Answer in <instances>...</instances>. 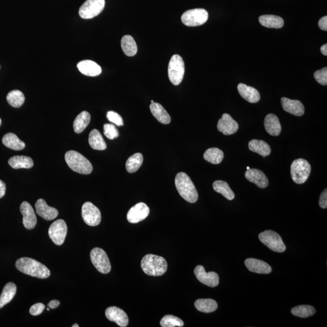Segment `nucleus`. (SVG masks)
I'll return each mask as SVG.
<instances>
[{
	"label": "nucleus",
	"instance_id": "obj_1",
	"mask_svg": "<svg viewBox=\"0 0 327 327\" xmlns=\"http://www.w3.org/2000/svg\"><path fill=\"white\" fill-rule=\"evenodd\" d=\"M15 266L23 273L40 279H46L51 275V272L47 267L34 259L20 258L16 261Z\"/></svg>",
	"mask_w": 327,
	"mask_h": 327
},
{
	"label": "nucleus",
	"instance_id": "obj_2",
	"mask_svg": "<svg viewBox=\"0 0 327 327\" xmlns=\"http://www.w3.org/2000/svg\"><path fill=\"white\" fill-rule=\"evenodd\" d=\"M142 270L152 276H160L167 272V263L162 256L149 254L144 256L141 261Z\"/></svg>",
	"mask_w": 327,
	"mask_h": 327
},
{
	"label": "nucleus",
	"instance_id": "obj_3",
	"mask_svg": "<svg viewBox=\"0 0 327 327\" xmlns=\"http://www.w3.org/2000/svg\"><path fill=\"white\" fill-rule=\"evenodd\" d=\"M175 186L181 197L190 203L198 201V193L194 184L186 173L180 172L176 174Z\"/></svg>",
	"mask_w": 327,
	"mask_h": 327
},
{
	"label": "nucleus",
	"instance_id": "obj_4",
	"mask_svg": "<svg viewBox=\"0 0 327 327\" xmlns=\"http://www.w3.org/2000/svg\"><path fill=\"white\" fill-rule=\"evenodd\" d=\"M65 160L68 166L75 172L83 174L92 173V164L80 153L74 151L67 152L65 154Z\"/></svg>",
	"mask_w": 327,
	"mask_h": 327
},
{
	"label": "nucleus",
	"instance_id": "obj_5",
	"mask_svg": "<svg viewBox=\"0 0 327 327\" xmlns=\"http://www.w3.org/2000/svg\"><path fill=\"white\" fill-rule=\"evenodd\" d=\"M311 170V165L307 160L302 158L294 160L290 167L291 178L296 184H304L309 178Z\"/></svg>",
	"mask_w": 327,
	"mask_h": 327
},
{
	"label": "nucleus",
	"instance_id": "obj_6",
	"mask_svg": "<svg viewBox=\"0 0 327 327\" xmlns=\"http://www.w3.org/2000/svg\"><path fill=\"white\" fill-rule=\"evenodd\" d=\"M185 65L183 59L179 54H174L169 62L168 75L169 80L174 86H178L183 80Z\"/></svg>",
	"mask_w": 327,
	"mask_h": 327
},
{
	"label": "nucleus",
	"instance_id": "obj_7",
	"mask_svg": "<svg viewBox=\"0 0 327 327\" xmlns=\"http://www.w3.org/2000/svg\"><path fill=\"white\" fill-rule=\"evenodd\" d=\"M262 243L266 245L270 249L277 253L284 252L286 246L279 234L272 230H266L259 234Z\"/></svg>",
	"mask_w": 327,
	"mask_h": 327
},
{
	"label": "nucleus",
	"instance_id": "obj_8",
	"mask_svg": "<svg viewBox=\"0 0 327 327\" xmlns=\"http://www.w3.org/2000/svg\"><path fill=\"white\" fill-rule=\"evenodd\" d=\"M209 13L204 9L187 10L181 16V21L185 26L195 27L203 25L208 20Z\"/></svg>",
	"mask_w": 327,
	"mask_h": 327
},
{
	"label": "nucleus",
	"instance_id": "obj_9",
	"mask_svg": "<svg viewBox=\"0 0 327 327\" xmlns=\"http://www.w3.org/2000/svg\"><path fill=\"white\" fill-rule=\"evenodd\" d=\"M91 260L97 271L108 274L111 271V264L107 253L100 248H95L91 252Z\"/></svg>",
	"mask_w": 327,
	"mask_h": 327
},
{
	"label": "nucleus",
	"instance_id": "obj_10",
	"mask_svg": "<svg viewBox=\"0 0 327 327\" xmlns=\"http://www.w3.org/2000/svg\"><path fill=\"white\" fill-rule=\"evenodd\" d=\"M105 0H87L79 9V15L83 19H91L102 12Z\"/></svg>",
	"mask_w": 327,
	"mask_h": 327
},
{
	"label": "nucleus",
	"instance_id": "obj_11",
	"mask_svg": "<svg viewBox=\"0 0 327 327\" xmlns=\"http://www.w3.org/2000/svg\"><path fill=\"white\" fill-rule=\"evenodd\" d=\"M82 217L86 224L95 227L100 224L102 215L99 209L91 202H86L82 206Z\"/></svg>",
	"mask_w": 327,
	"mask_h": 327
},
{
	"label": "nucleus",
	"instance_id": "obj_12",
	"mask_svg": "<svg viewBox=\"0 0 327 327\" xmlns=\"http://www.w3.org/2000/svg\"><path fill=\"white\" fill-rule=\"evenodd\" d=\"M67 232L66 223L63 219L56 220L49 228V235L54 244L61 245L64 243Z\"/></svg>",
	"mask_w": 327,
	"mask_h": 327
},
{
	"label": "nucleus",
	"instance_id": "obj_13",
	"mask_svg": "<svg viewBox=\"0 0 327 327\" xmlns=\"http://www.w3.org/2000/svg\"><path fill=\"white\" fill-rule=\"evenodd\" d=\"M194 273L199 281L211 287H215L219 285V278L217 272H207L204 267L198 266L195 267Z\"/></svg>",
	"mask_w": 327,
	"mask_h": 327
},
{
	"label": "nucleus",
	"instance_id": "obj_14",
	"mask_svg": "<svg viewBox=\"0 0 327 327\" xmlns=\"http://www.w3.org/2000/svg\"><path fill=\"white\" fill-rule=\"evenodd\" d=\"M149 214V207L145 203H140L129 210L127 213V219L130 223H138L145 219Z\"/></svg>",
	"mask_w": 327,
	"mask_h": 327
},
{
	"label": "nucleus",
	"instance_id": "obj_15",
	"mask_svg": "<svg viewBox=\"0 0 327 327\" xmlns=\"http://www.w3.org/2000/svg\"><path fill=\"white\" fill-rule=\"evenodd\" d=\"M218 130L225 135H231L235 133L239 129L238 122L231 118L230 114L223 113L217 125Z\"/></svg>",
	"mask_w": 327,
	"mask_h": 327
},
{
	"label": "nucleus",
	"instance_id": "obj_16",
	"mask_svg": "<svg viewBox=\"0 0 327 327\" xmlns=\"http://www.w3.org/2000/svg\"><path fill=\"white\" fill-rule=\"evenodd\" d=\"M20 212L23 215V223L27 230H32L37 225V219L36 215L31 204L26 201L22 203L20 206Z\"/></svg>",
	"mask_w": 327,
	"mask_h": 327
},
{
	"label": "nucleus",
	"instance_id": "obj_17",
	"mask_svg": "<svg viewBox=\"0 0 327 327\" xmlns=\"http://www.w3.org/2000/svg\"><path fill=\"white\" fill-rule=\"evenodd\" d=\"M106 318L110 321L114 322L117 325L125 327L129 324V318L124 312L116 307H110L106 310Z\"/></svg>",
	"mask_w": 327,
	"mask_h": 327
},
{
	"label": "nucleus",
	"instance_id": "obj_18",
	"mask_svg": "<svg viewBox=\"0 0 327 327\" xmlns=\"http://www.w3.org/2000/svg\"><path fill=\"white\" fill-rule=\"evenodd\" d=\"M37 214L47 220H51L58 217V211L54 207H49L45 200L39 199L35 204Z\"/></svg>",
	"mask_w": 327,
	"mask_h": 327
},
{
	"label": "nucleus",
	"instance_id": "obj_19",
	"mask_svg": "<svg viewBox=\"0 0 327 327\" xmlns=\"http://www.w3.org/2000/svg\"><path fill=\"white\" fill-rule=\"evenodd\" d=\"M245 178L254 183L261 189H265L269 185V180L266 174L258 169L250 168L245 173Z\"/></svg>",
	"mask_w": 327,
	"mask_h": 327
},
{
	"label": "nucleus",
	"instance_id": "obj_20",
	"mask_svg": "<svg viewBox=\"0 0 327 327\" xmlns=\"http://www.w3.org/2000/svg\"><path fill=\"white\" fill-rule=\"evenodd\" d=\"M280 102L283 110L287 112L297 116H301L304 114V106L299 101L283 97Z\"/></svg>",
	"mask_w": 327,
	"mask_h": 327
},
{
	"label": "nucleus",
	"instance_id": "obj_21",
	"mask_svg": "<svg viewBox=\"0 0 327 327\" xmlns=\"http://www.w3.org/2000/svg\"><path fill=\"white\" fill-rule=\"evenodd\" d=\"M245 265L249 271L259 274H269L272 269L266 262L254 258H248L245 261Z\"/></svg>",
	"mask_w": 327,
	"mask_h": 327
},
{
	"label": "nucleus",
	"instance_id": "obj_22",
	"mask_svg": "<svg viewBox=\"0 0 327 327\" xmlns=\"http://www.w3.org/2000/svg\"><path fill=\"white\" fill-rule=\"evenodd\" d=\"M77 68L81 73L88 76H97L102 72L100 65L91 60H83L78 62Z\"/></svg>",
	"mask_w": 327,
	"mask_h": 327
},
{
	"label": "nucleus",
	"instance_id": "obj_23",
	"mask_svg": "<svg viewBox=\"0 0 327 327\" xmlns=\"http://www.w3.org/2000/svg\"><path fill=\"white\" fill-rule=\"evenodd\" d=\"M264 126L266 132L272 136H279L281 132L282 127L279 119L274 114H267L264 120Z\"/></svg>",
	"mask_w": 327,
	"mask_h": 327
},
{
	"label": "nucleus",
	"instance_id": "obj_24",
	"mask_svg": "<svg viewBox=\"0 0 327 327\" xmlns=\"http://www.w3.org/2000/svg\"><path fill=\"white\" fill-rule=\"evenodd\" d=\"M238 90L240 95L248 102L256 103H258L261 99L260 92L254 87L240 83L238 86Z\"/></svg>",
	"mask_w": 327,
	"mask_h": 327
},
{
	"label": "nucleus",
	"instance_id": "obj_25",
	"mask_svg": "<svg viewBox=\"0 0 327 327\" xmlns=\"http://www.w3.org/2000/svg\"><path fill=\"white\" fill-rule=\"evenodd\" d=\"M151 112L158 121L163 124H168L171 121L170 116L160 104L153 103L150 106Z\"/></svg>",
	"mask_w": 327,
	"mask_h": 327
},
{
	"label": "nucleus",
	"instance_id": "obj_26",
	"mask_svg": "<svg viewBox=\"0 0 327 327\" xmlns=\"http://www.w3.org/2000/svg\"><path fill=\"white\" fill-rule=\"evenodd\" d=\"M2 143L7 148L14 151H21L25 148L26 144L18 138L14 133H9L5 134L2 140Z\"/></svg>",
	"mask_w": 327,
	"mask_h": 327
},
{
	"label": "nucleus",
	"instance_id": "obj_27",
	"mask_svg": "<svg viewBox=\"0 0 327 327\" xmlns=\"http://www.w3.org/2000/svg\"><path fill=\"white\" fill-rule=\"evenodd\" d=\"M261 25L268 28L280 29L284 24L283 19L279 16L272 15H262L259 18Z\"/></svg>",
	"mask_w": 327,
	"mask_h": 327
},
{
	"label": "nucleus",
	"instance_id": "obj_28",
	"mask_svg": "<svg viewBox=\"0 0 327 327\" xmlns=\"http://www.w3.org/2000/svg\"><path fill=\"white\" fill-rule=\"evenodd\" d=\"M251 151L257 153L264 158L269 156L271 154V148L266 142L263 140H252L249 143Z\"/></svg>",
	"mask_w": 327,
	"mask_h": 327
},
{
	"label": "nucleus",
	"instance_id": "obj_29",
	"mask_svg": "<svg viewBox=\"0 0 327 327\" xmlns=\"http://www.w3.org/2000/svg\"><path fill=\"white\" fill-rule=\"evenodd\" d=\"M89 143L93 149L97 151H104L107 148V145L102 135L97 129L92 130L90 133Z\"/></svg>",
	"mask_w": 327,
	"mask_h": 327
},
{
	"label": "nucleus",
	"instance_id": "obj_30",
	"mask_svg": "<svg viewBox=\"0 0 327 327\" xmlns=\"http://www.w3.org/2000/svg\"><path fill=\"white\" fill-rule=\"evenodd\" d=\"M91 114L88 111H83L78 114L73 122V130L76 133H81L85 130L91 122Z\"/></svg>",
	"mask_w": 327,
	"mask_h": 327
},
{
	"label": "nucleus",
	"instance_id": "obj_31",
	"mask_svg": "<svg viewBox=\"0 0 327 327\" xmlns=\"http://www.w3.org/2000/svg\"><path fill=\"white\" fill-rule=\"evenodd\" d=\"M8 163L11 167L14 169L31 168L34 166L32 158L26 156L13 157L10 158Z\"/></svg>",
	"mask_w": 327,
	"mask_h": 327
},
{
	"label": "nucleus",
	"instance_id": "obj_32",
	"mask_svg": "<svg viewBox=\"0 0 327 327\" xmlns=\"http://www.w3.org/2000/svg\"><path fill=\"white\" fill-rule=\"evenodd\" d=\"M16 293V286L14 283L9 282L4 286L0 296V309L12 301Z\"/></svg>",
	"mask_w": 327,
	"mask_h": 327
},
{
	"label": "nucleus",
	"instance_id": "obj_33",
	"mask_svg": "<svg viewBox=\"0 0 327 327\" xmlns=\"http://www.w3.org/2000/svg\"><path fill=\"white\" fill-rule=\"evenodd\" d=\"M121 48L123 53L128 56H135L137 53V45L130 35H125L121 40Z\"/></svg>",
	"mask_w": 327,
	"mask_h": 327
},
{
	"label": "nucleus",
	"instance_id": "obj_34",
	"mask_svg": "<svg viewBox=\"0 0 327 327\" xmlns=\"http://www.w3.org/2000/svg\"><path fill=\"white\" fill-rule=\"evenodd\" d=\"M195 306L198 311L205 313L214 312L218 309L217 302L212 299H198L195 302Z\"/></svg>",
	"mask_w": 327,
	"mask_h": 327
},
{
	"label": "nucleus",
	"instance_id": "obj_35",
	"mask_svg": "<svg viewBox=\"0 0 327 327\" xmlns=\"http://www.w3.org/2000/svg\"><path fill=\"white\" fill-rule=\"evenodd\" d=\"M213 187L215 192L221 194L223 197L229 201L233 200L234 198V193L231 189L227 182L220 180L215 181L213 184Z\"/></svg>",
	"mask_w": 327,
	"mask_h": 327
},
{
	"label": "nucleus",
	"instance_id": "obj_36",
	"mask_svg": "<svg viewBox=\"0 0 327 327\" xmlns=\"http://www.w3.org/2000/svg\"><path fill=\"white\" fill-rule=\"evenodd\" d=\"M223 157L224 155L221 150L216 147L207 149L204 154V160L213 164H219L222 162Z\"/></svg>",
	"mask_w": 327,
	"mask_h": 327
},
{
	"label": "nucleus",
	"instance_id": "obj_37",
	"mask_svg": "<svg viewBox=\"0 0 327 327\" xmlns=\"http://www.w3.org/2000/svg\"><path fill=\"white\" fill-rule=\"evenodd\" d=\"M143 163V155L140 153H136L127 160L126 164H125V167H126L128 172L130 173H135L141 167Z\"/></svg>",
	"mask_w": 327,
	"mask_h": 327
},
{
	"label": "nucleus",
	"instance_id": "obj_38",
	"mask_svg": "<svg viewBox=\"0 0 327 327\" xmlns=\"http://www.w3.org/2000/svg\"><path fill=\"white\" fill-rule=\"evenodd\" d=\"M6 99L8 103L13 108H19L23 105L25 97L22 92L14 90L7 94Z\"/></svg>",
	"mask_w": 327,
	"mask_h": 327
},
{
	"label": "nucleus",
	"instance_id": "obj_39",
	"mask_svg": "<svg viewBox=\"0 0 327 327\" xmlns=\"http://www.w3.org/2000/svg\"><path fill=\"white\" fill-rule=\"evenodd\" d=\"M291 312L293 315L301 318H307L314 315L316 313V310L314 307L310 305H299L293 308L291 310Z\"/></svg>",
	"mask_w": 327,
	"mask_h": 327
},
{
	"label": "nucleus",
	"instance_id": "obj_40",
	"mask_svg": "<svg viewBox=\"0 0 327 327\" xmlns=\"http://www.w3.org/2000/svg\"><path fill=\"white\" fill-rule=\"evenodd\" d=\"M184 322L181 319L173 315L164 316L160 321V325L163 327H183Z\"/></svg>",
	"mask_w": 327,
	"mask_h": 327
},
{
	"label": "nucleus",
	"instance_id": "obj_41",
	"mask_svg": "<svg viewBox=\"0 0 327 327\" xmlns=\"http://www.w3.org/2000/svg\"><path fill=\"white\" fill-rule=\"evenodd\" d=\"M104 134L110 140H114L119 136L118 129L115 125L112 124H106L104 125Z\"/></svg>",
	"mask_w": 327,
	"mask_h": 327
},
{
	"label": "nucleus",
	"instance_id": "obj_42",
	"mask_svg": "<svg viewBox=\"0 0 327 327\" xmlns=\"http://www.w3.org/2000/svg\"><path fill=\"white\" fill-rule=\"evenodd\" d=\"M314 77L318 83L321 85L327 86V68L324 67L320 70L316 71L314 73Z\"/></svg>",
	"mask_w": 327,
	"mask_h": 327
},
{
	"label": "nucleus",
	"instance_id": "obj_43",
	"mask_svg": "<svg viewBox=\"0 0 327 327\" xmlns=\"http://www.w3.org/2000/svg\"><path fill=\"white\" fill-rule=\"evenodd\" d=\"M107 118L109 121L118 125V126H122V125H124L123 119H122V117L118 113L115 112V111H108Z\"/></svg>",
	"mask_w": 327,
	"mask_h": 327
},
{
	"label": "nucleus",
	"instance_id": "obj_44",
	"mask_svg": "<svg viewBox=\"0 0 327 327\" xmlns=\"http://www.w3.org/2000/svg\"><path fill=\"white\" fill-rule=\"evenodd\" d=\"M45 309V305L42 303H37L33 305L30 309V313L33 316H38L42 314Z\"/></svg>",
	"mask_w": 327,
	"mask_h": 327
},
{
	"label": "nucleus",
	"instance_id": "obj_45",
	"mask_svg": "<svg viewBox=\"0 0 327 327\" xmlns=\"http://www.w3.org/2000/svg\"><path fill=\"white\" fill-rule=\"evenodd\" d=\"M319 204L322 209H326L327 207V190L326 189L321 193Z\"/></svg>",
	"mask_w": 327,
	"mask_h": 327
},
{
	"label": "nucleus",
	"instance_id": "obj_46",
	"mask_svg": "<svg viewBox=\"0 0 327 327\" xmlns=\"http://www.w3.org/2000/svg\"><path fill=\"white\" fill-rule=\"evenodd\" d=\"M319 27L323 31H327V16H324L323 18L320 19V20L319 21L318 23Z\"/></svg>",
	"mask_w": 327,
	"mask_h": 327
},
{
	"label": "nucleus",
	"instance_id": "obj_47",
	"mask_svg": "<svg viewBox=\"0 0 327 327\" xmlns=\"http://www.w3.org/2000/svg\"><path fill=\"white\" fill-rule=\"evenodd\" d=\"M59 304L60 302L58 300H53V301L49 302L48 306L49 309H56V308L59 306Z\"/></svg>",
	"mask_w": 327,
	"mask_h": 327
},
{
	"label": "nucleus",
	"instance_id": "obj_48",
	"mask_svg": "<svg viewBox=\"0 0 327 327\" xmlns=\"http://www.w3.org/2000/svg\"><path fill=\"white\" fill-rule=\"evenodd\" d=\"M5 190H6V186H5L4 182L0 180V198L3 197L4 196Z\"/></svg>",
	"mask_w": 327,
	"mask_h": 327
},
{
	"label": "nucleus",
	"instance_id": "obj_49",
	"mask_svg": "<svg viewBox=\"0 0 327 327\" xmlns=\"http://www.w3.org/2000/svg\"><path fill=\"white\" fill-rule=\"evenodd\" d=\"M321 53L324 54V55H327V45L325 44L321 48Z\"/></svg>",
	"mask_w": 327,
	"mask_h": 327
},
{
	"label": "nucleus",
	"instance_id": "obj_50",
	"mask_svg": "<svg viewBox=\"0 0 327 327\" xmlns=\"http://www.w3.org/2000/svg\"><path fill=\"white\" fill-rule=\"evenodd\" d=\"M79 327V326L78 325V324H74V325L72 326V327Z\"/></svg>",
	"mask_w": 327,
	"mask_h": 327
},
{
	"label": "nucleus",
	"instance_id": "obj_51",
	"mask_svg": "<svg viewBox=\"0 0 327 327\" xmlns=\"http://www.w3.org/2000/svg\"><path fill=\"white\" fill-rule=\"evenodd\" d=\"M1 118H0V125H1Z\"/></svg>",
	"mask_w": 327,
	"mask_h": 327
},
{
	"label": "nucleus",
	"instance_id": "obj_52",
	"mask_svg": "<svg viewBox=\"0 0 327 327\" xmlns=\"http://www.w3.org/2000/svg\"><path fill=\"white\" fill-rule=\"evenodd\" d=\"M249 169H250V167H247V170H249Z\"/></svg>",
	"mask_w": 327,
	"mask_h": 327
},
{
	"label": "nucleus",
	"instance_id": "obj_53",
	"mask_svg": "<svg viewBox=\"0 0 327 327\" xmlns=\"http://www.w3.org/2000/svg\"><path fill=\"white\" fill-rule=\"evenodd\" d=\"M151 103H154V101L152 100V101H151Z\"/></svg>",
	"mask_w": 327,
	"mask_h": 327
}]
</instances>
